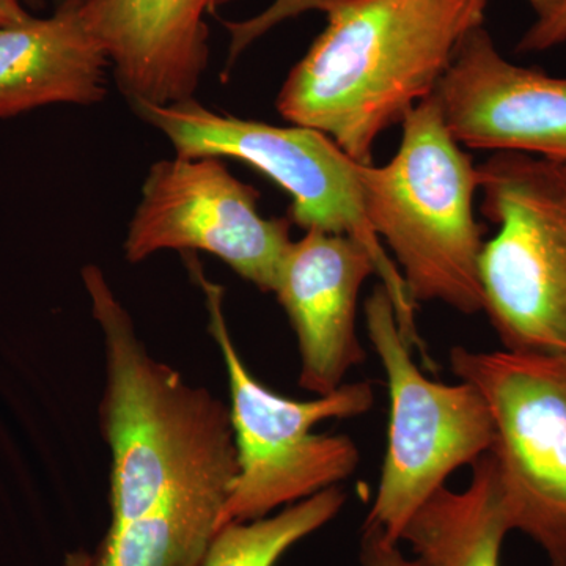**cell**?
Listing matches in <instances>:
<instances>
[{"label": "cell", "instance_id": "6da1fadb", "mask_svg": "<svg viewBox=\"0 0 566 566\" xmlns=\"http://www.w3.org/2000/svg\"><path fill=\"white\" fill-rule=\"evenodd\" d=\"M488 0H342L290 71L279 112L331 137L357 164L376 139L433 95Z\"/></svg>", "mask_w": 566, "mask_h": 566}, {"label": "cell", "instance_id": "7a4b0ae2", "mask_svg": "<svg viewBox=\"0 0 566 566\" xmlns=\"http://www.w3.org/2000/svg\"><path fill=\"white\" fill-rule=\"evenodd\" d=\"M82 279L106 349L99 423L111 450L109 528L178 491L230 490L238 468L229 406L150 356L98 266Z\"/></svg>", "mask_w": 566, "mask_h": 566}, {"label": "cell", "instance_id": "3957f363", "mask_svg": "<svg viewBox=\"0 0 566 566\" xmlns=\"http://www.w3.org/2000/svg\"><path fill=\"white\" fill-rule=\"evenodd\" d=\"M401 126L392 161L357 164L365 218L392 251L412 304L479 314L485 243L474 218L476 167L447 129L434 93L416 104Z\"/></svg>", "mask_w": 566, "mask_h": 566}, {"label": "cell", "instance_id": "277c9868", "mask_svg": "<svg viewBox=\"0 0 566 566\" xmlns=\"http://www.w3.org/2000/svg\"><path fill=\"white\" fill-rule=\"evenodd\" d=\"M188 263L207 297L210 331L229 376L238 472L223 505L221 527L273 515L340 486L359 468V449L349 436L316 433L315 427L367 415L375 405L371 382H345L312 400L275 394L253 376L238 352L223 315L221 286L208 281L199 264Z\"/></svg>", "mask_w": 566, "mask_h": 566}, {"label": "cell", "instance_id": "5b68a950", "mask_svg": "<svg viewBox=\"0 0 566 566\" xmlns=\"http://www.w3.org/2000/svg\"><path fill=\"white\" fill-rule=\"evenodd\" d=\"M479 172L483 312L504 349L566 354V159L494 153Z\"/></svg>", "mask_w": 566, "mask_h": 566}, {"label": "cell", "instance_id": "8992f818", "mask_svg": "<svg viewBox=\"0 0 566 566\" xmlns=\"http://www.w3.org/2000/svg\"><path fill=\"white\" fill-rule=\"evenodd\" d=\"M134 107L166 134L177 156L240 159L277 182L292 197L290 219L305 232L346 234L363 243L392 300L401 333L423 353L416 305L397 264L365 218L357 163L331 137L305 126H273L216 114L193 98L166 106L134 103Z\"/></svg>", "mask_w": 566, "mask_h": 566}, {"label": "cell", "instance_id": "52a82bcc", "mask_svg": "<svg viewBox=\"0 0 566 566\" xmlns=\"http://www.w3.org/2000/svg\"><path fill=\"white\" fill-rule=\"evenodd\" d=\"M365 324L386 374L390 412L379 485L364 527L400 543L406 524L449 476L490 452L494 422L476 387L423 375L381 283L365 303Z\"/></svg>", "mask_w": 566, "mask_h": 566}, {"label": "cell", "instance_id": "ba28073f", "mask_svg": "<svg viewBox=\"0 0 566 566\" xmlns=\"http://www.w3.org/2000/svg\"><path fill=\"white\" fill-rule=\"evenodd\" d=\"M449 359L490 406L510 528L542 547L549 566H566V354L455 346Z\"/></svg>", "mask_w": 566, "mask_h": 566}, {"label": "cell", "instance_id": "9c48e42d", "mask_svg": "<svg viewBox=\"0 0 566 566\" xmlns=\"http://www.w3.org/2000/svg\"><path fill=\"white\" fill-rule=\"evenodd\" d=\"M259 192L238 180L221 158L199 156L153 164L125 240L129 263L161 251L207 252L273 293L292 240L286 219L263 218Z\"/></svg>", "mask_w": 566, "mask_h": 566}, {"label": "cell", "instance_id": "30bf717a", "mask_svg": "<svg viewBox=\"0 0 566 566\" xmlns=\"http://www.w3.org/2000/svg\"><path fill=\"white\" fill-rule=\"evenodd\" d=\"M434 95L460 145L566 159V77L505 61L482 25L460 41Z\"/></svg>", "mask_w": 566, "mask_h": 566}, {"label": "cell", "instance_id": "8fae6325", "mask_svg": "<svg viewBox=\"0 0 566 566\" xmlns=\"http://www.w3.org/2000/svg\"><path fill=\"white\" fill-rule=\"evenodd\" d=\"M374 274L370 253L346 234L307 230L283 256L273 293L296 335L297 385L315 397L335 392L364 363L357 301Z\"/></svg>", "mask_w": 566, "mask_h": 566}, {"label": "cell", "instance_id": "7c38bea8", "mask_svg": "<svg viewBox=\"0 0 566 566\" xmlns=\"http://www.w3.org/2000/svg\"><path fill=\"white\" fill-rule=\"evenodd\" d=\"M74 2L128 98L166 106L193 98L210 59L205 17L232 0Z\"/></svg>", "mask_w": 566, "mask_h": 566}, {"label": "cell", "instance_id": "4fadbf2b", "mask_svg": "<svg viewBox=\"0 0 566 566\" xmlns=\"http://www.w3.org/2000/svg\"><path fill=\"white\" fill-rule=\"evenodd\" d=\"M107 66L74 0L50 18L0 28V117L46 104L102 102Z\"/></svg>", "mask_w": 566, "mask_h": 566}, {"label": "cell", "instance_id": "5bb4252c", "mask_svg": "<svg viewBox=\"0 0 566 566\" xmlns=\"http://www.w3.org/2000/svg\"><path fill=\"white\" fill-rule=\"evenodd\" d=\"M464 490L442 486L406 524L400 543L411 546L420 566H501L512 532L490 452L471 465Z\"/></svg>", "mask_w": 566, "mask_h": 566}, {"label": "cell", "instance_id": "9a60e30c", "mask_svg": "<svg viewBox=\"0 0 566 566\" xmlns=\"http://www.w3.org/2000/svg\"><path fill=\"white\" fill-rule=\"evenodd\" d=\"M229 493L210 485L166 495L144 515L109 528L95 566H202Z\"/></svg>", "mask_w": 566, "mask_h": 566}, {"label": "cell", "instance_id": "2e32d148", "mask_svg": "<svg viewBox=\"0 0 566 566\" xmlns=\"http://www.w3.org/2000/svg\"><path fill=\"white\" fill-rule=\"evenodd\" d=\"M345 504V491L334 486L274 515L226 524L212 538L202 566H275L286 551L331 523Z\"/></svg>", "mask_w": 566, "mask_h": 566}, {"label": "cell", "instance_id": "e0dca14e", "mask_svg": "<svg viewBox=\"0 0 566 566\" xmlns=\"http://www.w3.org/2000/svg\"><path fill=\"white\" fill-rule=\"evenodd\" d=\"M342 0H275L273 6L259 17L243 22H226L232 41H230L229 66L256 39L281 24L282 21L303 14L305 11L319 10L327 13Z\"/></svg>", "mask_w": 566, "mask_h": 566}, {"label": "cell", "instance_id": "ac0fdd59", "mask_svg": "<svg viewBox=\"0 0 566 566\" xmlns=\"http://www.w3.org/2000/svg\"><path fill=\"white\" fill-rule=\"evenodd\" d=\"M360 566H420L415 557H406L400 543L387 538L378 528L364 527L360 542Z\"/></svg>", "mask_w": 566, "mask_h": 566}, {"label": "cell", "instance_id": "d6986e66", "mask_svg": "<svg viewBox=\"0 0 566 566\" xmlns=\"http://www.w3.org/2000/svg\"><path fill=\"white\" fill-rule=\"evenodd\" d=\"M564 41H566V3L547 20L536 21L521 40L517 51H546Z\"/></svg>", "mask_w": 566, "mask_h": 566}, {"label": "cell", "instance_id": "ffe728a7", "mask_svg": "<svg viewBox=\"0 0 566 566\" xmlns=\"http://www.w3.org/2000/svg\"><path fill=\"white\" fill-rule=\"evenodd\" d=\"M24 0H0V28L24 24L32 20Z\"/></svg>", "mask_w": 566, "mask_h": 566}, {"label": "cell", "instance_id": "44dd1931", "mask_svg": "<svg viewBox=\"0 0 566 566\" xmlns=\"http://www.w3.org/2000/svg\"><path fill=\"white\" fill-rule=\"evenodd\" d=\"M532 9L538 14V21L547 20L565 6L566 0H528Z\"/></svg>", "mask_w": 566, "mask_h": 566}, {"label": "cell", "instance_id": "7402d4cb", "mask_svg": "<svg viewBox=\"0 0 566 566\" xmlns=\"http://www.w3.org/2000/svg\"><path fill=\"white\" fill-rule=\"evenodd\" d=\"M62 566H95V557L84 551H74L66 554Z\"/></svg>", "mask_w": 566, "mask_h": 566}, {"label": "cell", "instance_id": "603a6c76", "mask_svg": "<svg viewBox=\"0 0 566 566\" xmlns=\"http://www.w3.org/2000/svg\"><path fill=\"white\" fill-rule=\"evenodd\" d=\"M24 3L25 6L33 7V9H35V7L43 6V0H24Z\"/></svg>", "mask_w": 566, "mask_h": 566}, {"label": "cell", "instance_id": "cb8c5ba5", "mask_svg": "<svg viewBox=\"0 0 566 566\" xmlns=\"http://www.w3.org/2000/svg\"><path fill=\"white\" fill-rule=\"evenodd\" d=\"M52 2H54L55 9H57V7H61L65 0H52Z\"/></svg>", "mask_w": 566, "mask_h": 566}]
</instances>
